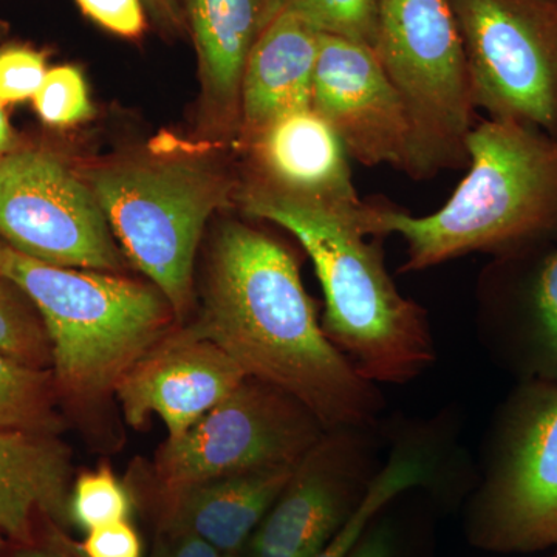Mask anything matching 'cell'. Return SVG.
<instances>
[{
    "label": "cell",
    "instance_id": "1",
    "mask_svg": "<svg viewBox=\"0 0 557 557\" xmlns=\"http://www.w3.org/2000/svg\"><path fill=\"white\" fill-rule=\"evenodd\" d=\"M189 333L273 384L327 429H369L383 409L375 383L333 346L304 288L298 262L262 231L231 222L215 236L203 307Z\"/></svg>",
    "mask_w": 557,
    "mask_h": 557
},
{
    "label": "cell",
    "instance_id": "2",
    "mask_svg": "<svg viewBox=\"0 0 557 557\" xmlns=\"http://www.w3.org/2000/svg\"><path fill=\"white\" fill-rule=\"evenodd\" d=\"M469 171L445 207L416 218L368 205L366 236L398 234L403 271H423L469 252L519 255L557 233V139L515 121L475 123Z\"/></svg>",
    "mask_w": 557,
    "mask_h": 557
},
{
    "label": "cell",
    "instance_id": "3",
    "mask_svg": "<svg viewBox=\"0 0 557 557\" xmlns=\"http://www.w3.org/2000/svg\"><path fill=\"white\" fill-rule=\"evenodd\" d=\"M240 200L248 215L287 230L306 249L324 293L322 330L366 380L405 384L431 368L426 313L398 292L361 220L252 185Z\"/></svg>",
    "mask_w": 557,
    "mask_h": 557
},
{
    "label": "cell",
    "instance_id": "4",
    "mask_svg": "<svg viewBox=\"0 0 557 557\" xmlns=\"http://www.w3.org/2000/svg\"><path fill=\"white\" fill-rule=\"evenodd\" d=\"M0 273L38 310L60 397L79 405L115 395L123 376L180 325L156 285L121 273L49 265L2 240Z\"/></svg>",
    "mask_w": 557,
    "mask_h": 557
},
{
    "label": "cell",
    "instance_id": "5",
    "mask_svg": "<svg viewBox=\"0 0 557 557\" xmlns=\"http://www.w3.org/2000/svg\"><path fill=\"white\" fill-rule=\"evenodd\" d=\"M84 182L123 255L163 293L182 324L193 307L201 234L228 205L233 182L194 160L121 161L90 171Z\"/></svg>",
    "mask_w": 557,
    "mask_h": 557
},
{
    "label": "cell",
    "instance_id": "6",
    "mask_svg": "<svg viewBox=\"0 0 557 557\" xmlns=\"http://www.w3.org/2000/svg\"><path fill=\"white\" fill-rule=\"evenodd\" d=\"M373 50L412 121L418 178L467 166L478 108L450 0H379Z\"/></svg>",
    "mask_w": 557,
    "mask_h": 557
},
{
    "label": "cell",
    "instance_id": "7",
    "mask_svg": "<svg viewBox=\"0 0 557 557\" xmlns=\"http://www.w3.org/2000/svg\"><path fill=\"white\" fill-rule=\"evenodd\" d=\"M467 536L497 555L557 548V384L523 380L505 403Z\"/></svg>",
    "mask_w": 557,
    "mask_h": 557
},
{
    "label": "cell",
    "instance_id": "8",
    "mask_svg": "<svg viewBox=\"0 0 557 557\" xmlns=\"http://www.w3.org/2000/svg\"><path fill=\"white\" fill-rule=\"evenodd\" d=\"M327 431L299 399L247 376L185 434L161 445V496L226 475L298 467Z\"/></svg>",
    "mask_w": 557,
    "mask_h": 557
},
{
    "label": "cell",
    "instance_id": "9",
    "mask_svg": "<svg viewBox=\"0 0 557 557\" xmlns=\"http://www.w3.org/2000/svg\"><path fill=\"white\" fill-rule=\"evenodd\" d=\"M475 108L557 139V0H450Z\"/></svg>",
    "mask_w": 557,
    "mask_h": 557
},
{
    "label": "cell",
    "instance_id": "10",
    "mask_svg": "<svg viewBox=\"0 0 557 557\" xmlns=\"http://www.w3.org/2000/svg\"><path fill=\"white\" fill-rule=\"evenodd\" d=\"M0 240L49 265L108 273L126 269V256L87 183L46 150L3 156Z\"/></svg>",
    "mask_w": 557,
    "mask_h": 557
},
{
    "label": "cell",
    "instance_id": "11",
    "mask_svg": "<svg viewBox=\"0 0 557 557\" xmlns=\"http://www.w3.org/2000/svg\"><path fill=\"white\" fill-rule=\"evenodd\" d=\"M366 429H329L296 467L240 557H314L357 512L370 483Z\"/></svg>",
    "mask_w": 557,
    "mask_h": 557
},
{
    "label": "cell",
    "instance_id": "12",
    "mask_svg": "<svg viewBox=\"0 0 557 557\" xmlns=\"http://www.w3.org/2000/svg\"><path fill=\"white\" fill-rule=\"evenodd\" d=\"M311 109L336 132L348 159L391 164L418 178L408 109L368 44L321 33Z\"/></svg>",
    "mask_w": 557,
    "mask_h": 557
},
{
    "label": "cell",
    "instance_id": "13",
    "mask_svg": "<svg viewBox=\"0 0 557 557\" xmlns=\"http://www.w3.org/2000/svg\"><path fill=\"white\" fill-rule=\"evenodd\" d=\"M245 379L247 373L222 348L178 325L123 376L115 397L131 426L157 416L168 437H178Z\"/></svg>",
    "mask_w": 557,
    "mask_h": 557
},
{
    "label": "cell",
    "instance_id": "14",
    "mask_svg": "<svg viewBox=\"0 0 557 557\" xmlns=\"http://www.w3.org/2000/svg\"><path fill=\"white\" fill-rule=\"evenodd\" d=\"M258 182L252 186L362 219L343 141L313 109L274 120L247 138Z\"/></svg>",
    "mask_w": 557,
    "mask_h": 557
},
{
    "label": "cell",
    "instance_id": "15",
    "mask_svg": "<svg viewBox=\"0 0 557 557\" xmlns=\"http://www.w3.org/2000/svg\"><path fill=\"white\" fill-rule=\"evenodd\" d=\"M321 32L299 14L278 10L245 64L240 129L245 138L288 113L311 108Z\"/></svg>",
    "mask_w": 557,
    "mask_h": 557
},
{
    "label": "cell",
    "instance_id": "16",
    "mask_svg": "<svg viewBox=\"0 0 557 557\" xmlns=\"http://www.w3.org/2000/svg\"><path fill=\"white\" fill-rule=\"evenodd\" d=\"M295 468L207 480L163 496V530L201 539L223 556H240Z\"/></svg>",
    "mask_w": 557,
    "mask_h": 557
},
{
    "label": "cell",
    "instance_id": "17",
    "mask_svg": "<svg viewBox=\"0 0 557 557\" xmlns=\"http://www.w3.org/2000/svg\"><path fill=\"white\" fill-rule=\"evenodd\" d=\"M196 49L205 100L223 123L240 124L245 64L278 0H180Z\"/></svg>",
    "mask_w": 557,
    "mask_h": 557
},
{
    "label": "cell",
    "instance_id": "18",
    "mask_svg": "<svg viewBox=\"0 0 557 557\" xmlns=\"http://www.w3.org/2000/svg\"><path fill=\"white\" fill-rule=\"evenodd\" d=\"M72 454L53 432L0 431V533L35 542L33 515L69 522Z\"/></svg>",
    "mask_w": 557,
    "mask_h": 557
},
{
    "label": "cell",
    "instance_id": "19",
    "mask_svg": "<svg viewBox=\"0 0 557 557\" xmlns=\"http://www.w3.org/2000/svg\"><path fill=\"white\" fill-rule=\"evenodd\" d=\"M507 350L523 380L557 384V249L528 281Z\"/></svg>",
    "mask_w": 557,
    "mask_h": 557
},
{
    "label": "cell",
    "instance_id": "20",
    "mask_svg": "<svg viewBox=\"0 0 557 557\" xmlns=\"http://www.w3.org/2000/svg\"><path fill=\"white\" fill-rule=\"evenodd\" d=\"M58 398L51 370L30 368L0 350V431L60 434Z\"/></svg>",
    "mask_w": 557,
    "mask_h": 557
},
{
    "label": "cell",
    "instance_id": "21",
    "mask_svg": "<svg viewBox=\"0 0 557 557\" xmlns=\"http://www.w3.org/2000/svg\"><path fill=\"white\" fill-rule=\"evenodd\" d=\"M429 467L423 457L416 453H395L370 483L368 494L362 498L357 512L330 541L327 547L314 557H347L366 528L379 518L384 508L399 494L426 482Z\"/></svg>",
    "mask_w": 557,
    "mask_h": 557
},
{
    "label": "cell",
    "instance_id": "22",
    "mask_svg": "<svg viewBox=\"0 0 557 557\" xmlns=\"http://www.w3.org/2000/svg\"><path fill=\"white\" fill-rule=\"evenodd\" d=\"M0 350L30 368L51 370V344L28 296L0 273Z\"/></svg>",
    "mask_w": 557,
    "mask_h": 557
},
{
    "label": "cell",
    "instance_id": "23",
    "mask_svg": "<svg viewBox=\"0 0 557 557\" xmlns=\"http://www.w3.org/2000/svg\"><path fill=\"white\" fill-rule=\"evenodd\" d=\"M132 508L134 502L129 490L109 467L83 472L70 490V522L86 533L98 527L129 520Z\"/></svg>",
    "mask_w": 557,
    "mask_h": 557
},
{
    "label": "cell",
    "instance_id": "24",
    "mask_svg": "<svg viewBox=\"0 0 557 557\" xmlns=\"http://www.w3.org/2000/svg\"><path fill=\"white\" fill-rule=\"evenodd\" d=\"M278 10L299 14L321 33L358 40L372 49L375 44L379 0H278Z\"/></svg>",
    "mask_w": 557,
    "mask_h": 557
},
{
    "label": "cell",
    "instance_id": "25",
    "mask_svg": "<svg viewBox=\"0 0 557 557\" xmlns=\"http://www.w3.org/2000/svg\"><path fill=\"white\" fill-rule=\"evenodd\" d=\"M33 104L39 119L54 127L83 123L94 113L83 73L73 65L50 69Z\"/></svg>",
    "mask_w": 557,
    "mask_h": 557
},
{
    "label": "cell",
    "instance_id": "26",
    "mask_svg": "<svg viewBox=\"0 0 557 557\" xmlns=\"http://www.w3.org/2000/svg\"><path fill=\"white\" fill-rule=\"evenodd\" d=\"M47 54L30 46L0 49V104L33 100L46 78Z\"/></svg>",
    "mask_w": 557,
    "mask_h": 557
},
{
    "label": "cell",
    "instance_id": "27",
    "mask_svg": "<svg viewBox=\"0 0 557 557\" xmlns=\"http://www.w3.org/2000/svg\"><path fill=\"white\" fill-rule=\"evenodd\" d=\"M76 5L95 24L113 35L138 39L149 27L143 0H75Z\"/></svg>",
    "mask_w": 557,
    "mask_h": 557
},
{
    "label": "cell",
    "instance_id": "28",
    "mask_svg": "<svg viewBox=\"0 0 557 557\" xmlns=\"http://www.w3.org/2000/svg\"><path fill=\"white\" fill-rule=\"evenodd\" d=\"M83 557H143V542L129 520L87 531L78 547Z\"/></svg>",
    "mask_w": 557,
    "mask_h": 557
},
{
    "label": "cell",
    "instance_id": "29",
    "mask_svg": "<svg viewBox=\"0 0 557 557\" xmlns=\"http://www.w3.org/2000/svg\"><path fill=\"white\" fill-rule=\"evenodd\" d=\"M381 515L366 528L347 557H403L397 530Z\"/></svg>",
    "mask_w": 557,
    "mask_h": 557
},
{
    "label": "cell",
    "instance_id": "30",
    "mask_svg": "<svg viewBox=\"0 0 557 557\" xmlns=\"http://www.w3.org/2000/svg\"><path fill=\"white\" fill-rule=\"evenodd\" d=\"M149 557H228L214 547L183 531L163 530L157 537Z\"/></svg>",
    "mask_w": 557,
    "mask_h": 557
},
{
    "label": "cell",
    "instance_id": "31",
    "mask_svg": "<svg viewBox=\"0 0 557 557\" xmlns=\"http://www.w3.org/2000/svg\"><path fill=\"white\" fill-rule=\"evenodd\" d=\"M148 20L156 24L161 33L171 38L186 33L185 16H183L180 0H143Z\"/></svg>",
    "mask_w": 557,
    "mask_h": 557
},
{
    "label": "cell",
    "instance_id": "32",
    "mask_svg": "<svg viewBox=\"0 0 557 557\" xmlns=\"http://www.w3.org/2000/svg\"><path fill=\"white\" fill-rule=\"evenodd\" d=\"M11 557H83L81 556L79 549L76 552H70L65 547H61L60 544L53 545H36L35 542L28 545H21Z\"/></svg>",
    "mask_w": 557,
    "mask_h": 557
},
{
    "label": "cell",
    "instance_id": "33",
    "mask_svg": "<svg viewBox=\"0 0 557 557\" xmlns=\"http://www.w3.org/2000/svg\"><path fill=\"white\" fill-rule=\"evenodd\" d=\"M2 106L0 104V156H7L13 152L14 135Z\"/></svg>",
    "mask_w": 557,
    "mask_h": 557
},
{
    "label": "cell",
    "instance_id": "34",
    "mask_svg": "<svg viewBox=\"0 0 557 557\" xmlns=\"http://www.w3.org/2000/svg\"><path fill=\"white\" fill-rule=\"evenodd\" d=\"M9 32V25L5 24L2 20H0V40L3 39V36Z\"/></svg>",
    "mask_w": 557,
    "mask_h": 557
},
{
    "label": "cell",
    "instance_id": "35",
    "mask_svg": "<svg viewBox=\"0 0 557 557\" xmlns=\"http://www.w3.org/2000/svg\"><path fill=\"white\" fill-rule=\"evenodd\" d=\"M2 548H3V539H2V536H0V552H2Z\"/></svg>",
    "mask_w": 557,
    "mask_h": 557
},
{
    "label": "cell",
    "instance_id": "36",
    "mask_svg": "<svg viewBox=\"0 0 557 557\" xmlns=\"http://www.w3.org/2000/svg\"><path fill=\"white\" fill-rule=\"evenodd\" d=\"M552 557H557V548H555V553H553Z\"/></svg>",
    "mask_w": 557,
    "mask_h": 557
},
{
    "label": "cell",
    "instance_id": "37",
    "mask_svg": "<svg viewBox=\"0 0 557 557\" xmlns=\"http://www.w3.org/2000/svg\"><path fill=\"white\" fill-rule=\"evenodd\" d=\"M3 156H0V163H2Z\"/></svg>",
    "mask_w": 557,
    "mask_h": 557
},
{
    "label": "cell",
    "instance_id": "38",
    "mask_svg": "<svg viewBox=\"0 0 557 557\" xmlns=\"http://www.w3.org/2000/svg\"><path fill=\"white\" fill-rule=\"evenodd\" d=\"M228 557H240V556H228Z\"/></svg>",
    "mask_w": 557,
    "mask_h": 557
}]
</instances>
